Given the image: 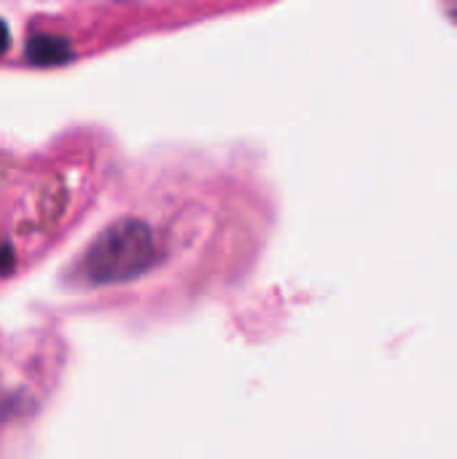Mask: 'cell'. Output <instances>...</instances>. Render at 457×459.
<instances>
[{"mask_svg":"<svg viewBox=\"0 0 457 459\" xmlns=\"http://www.w3.org/2000/svg\"><path fill=\"white\" fill-rule=\"evenodd\" d=\"M156 264V245L151 229L137 218L110 223L92 242L83 272L94 285H119L143 277Z\"/></svg>","mask_w":457,"mask_h":459,"instance_id":"cell-1","label":"cell"},{"mask_svg":"<svg viewBox=\"0 0 457 459\" xmlns=\"http://www.w3.org/2000/svg\"><path fill=\"white\" fill-rule=\"evenodd\" d=\"M444 11H447V16L457 24V0H444Z\"/></svg>","mask_w":457,"mask_h":459,"instance_id":"cell-5","label":"cell"},{"mask_svg":"<svg viewBox=\"0 0 457 459\" xmlns=\"http://www.w3.org/2000/svg\"><path fill=\"white\" fill-rule=\"evenodd\" d=\"M24 54L38 67H54V65H65L73 59V46L70 40L57 38V35H32L27 40Z\"/></svg>","mask_w":457,"mask_h":459,"instance_id":"cell-2","label":"cell"},{"mask_svg":"<svg viewBox=\"0 0 457 459\" xmlns=\"http://www.w3.org/2000/svg\"><path fill=\"white\" fill-rule=\"evenodd\" d=\"M8 43H11V35H8V27H5V22H0V54L8 48Z\"/></svg>","mask_w":457,"mask_h":459,"instance_id":"cell-4","label":"cell"},{"mask_svg":"<svg viewBox=\"0 0 457 459\" xmlns=\"http://www.w3.org/2000/svg\"><path fill=\"white\" fill-rule=\"evenodd\" d=\"M13 266H16V253H13V247H11L8 242H0V277L11 274Z\"/></svg>","mask_w":457,"mask_h":459,"instance_id":"cell-3","label":"cell"}]
</instances>
